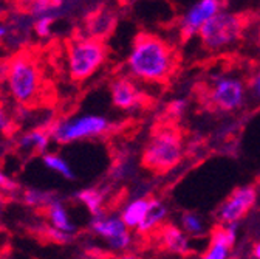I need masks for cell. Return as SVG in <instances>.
I'll use <instances>...</instances> for the list:
<instances>
[{
    "instance_id": "24",
    "label": "cell",
    "mask_w": 260,
    "mask_h": 259,
    "mask_svg": "<svg viewBox=\"0 0 260 259\" xmlns=\"http://www.w3.org/2000/svg\"><path fill=\"white\" fill-rule=\"evenodd\" d=\"M186 110V101L184 100H174L166 106V113L171 117V120L180 118Z\"/></svg>"
},
{
    "instance_id": "21",
    "label": "cell",
    "mask_w": 260,
    "mask_h": 259,
    "mask_svg": "<svg viewBox=\"0 0 260 259\" xmlns=\"http://www.w3.org/2000/svg\"><path fill=\"white\" fill-rule=\"evenodd\" d=\"M56 197L50 192L41 191V189H28L23 194V200L28 207L32 208H39V210H45Z\"/></svg>"
},
{
    "instance_id": "26",
    "label": "cell",
    "mask_w": 260,
    "mask_h": 259,
    "mask_svg": "<svg viewBox=\"0 0 260 259\" xmlns=\"http://www.w3.org/2000/svg\"><path fill=\"white\" fill-rule=\"evenodd\" d=\"M14 182L10 180V177L0 169V191H13L14 189Z\"/></svg>"
},
{
    "instance_id": "14",
    "label": "cell",
    "mask_w": 260,
    "mask_h": 259,
    "mask_svg": "<svg viewBox=\"0 0 260 259\" xmlns=\"http://www.w3.org/2000/svg\"><path fill=\"white\" fill-rule=\"evenodd\" d=\"M116 22H118V17H116L115 11H112L109 8L94 10L85 19V25H84L85 35L84 36L106 42V39L113 33Z\"/></svg>"
},
{
    "instance_id": "8",
    "label": "cell",
    "mask_w": 260,
    "mask_h": 259,
    "mask_svg": "<svg viewBox=\"0 0 260 259\" xmlns=\"http://www.w3.org/2000/svg\"><path fill=\"white\" fill-rule=\"evenodd\" d=\"M88 226L94 236L101 238L112 251H116L119 254L125 253V250L134 242L132 232L122 222L119 214L101 213L98 216H93Z\"/></svg>"
},
{
    "instance_id": "25",
    "label": "cell",
    "mask_w": 260,
    "mask_h": 259,
    "mask_svg": "<svg viewBox=\"0 0 260 259\" xmlns=\"http://www.w3.org/2000/svg\"><path fill=\"white\" fill-rule=\"evenodd\" d=\"M249 87H251V90H252V93H254L255 98L260 100V69L252 75L251 82H249Z\"/></svg>"
},
{
    "instance_id": "18",
    "label": "cell",
    "mask_w": 260,
    "mask_h": 259,
    "mask_svg": "<svg viewBox=\"0 0 260 259\" xmlns=\"http://www.w3.org/2000/svg\"><path fill=\"white\" fill-rule=\"evenodd\" d=\"M168 210L166 207L162 205L161 200L158 199H150V207L147 211V216L143 222V225L137 230L140 235H153L159 226L165 223Z\"/></svg>"
},
{
    "instance_id": "23",
    "label": "cell",
    "mask_w": 260,
    "mask_h": 259,
    "mask_svg": "<svg viewBox=\"0 0 260 259\" xmlns=\"http://www.w3.org/2000/svg\"><path fill=\"white\" fill-rule=\"evenodd\" d=\"M13 127H14L13 115L8 112L5 106L0 104V134H11Z\"/></svg>"
},
{
    "instance_id": "32",
    "label": "cell",
    "mask_w": 260,
    "mask_h": 259,
    "mask_svg": "<svg viewBox=\"0 0 260 259\" xmlns=\"http://www.w3.org/2000/svg\"><path fill=\"white\" fill-rule=\"evenodd\" d=\"M82 259H90V257H82Z\"/></svg>"
},
{
    "instance_id": "9",
    "label": "cell",
    "mask_w": 260,
    "mask_h": 259,
    "mask_svg": "<svg viewBox=\"0 0 260 259\" xmlns=\"http://www.w3.org/2000/svg\"><path fill=\"white\" fill-rule=\"evenodd\" d=\"M255 200H257V191L254 186L236 188L217 210L218 223L237 225V222H240L252 210Z\"/></svg>"
},
{
    "instance_id": "6",
    "label": "cell",
    "mask_w": 260,
    "mask_h": 259,
    "mask_svg": "<svg viewBox=\"0 0 260 259\" xmlns=\"http://www.w3.org/2000/svg\"><path fill=\"white\" fill-rule=\"evenodd\" d=\"M47 129L50 132L51 141L57 145H70L106 135L112 129V123L103 115L82 113L59 118L53 121Z\"/></svg>"
},
{
    "instance_id": "19",
    "label": "cell",
    "mask_w": 260,
    "mask_h": 259,
    "mask_svg": "<svg viewBox=\"0 0 260 259\" xmlns=\"http://www.w3.org/2000/svg\"><path fill=\"white\" fill-rule=\"evenodd\" d=\"M76 200L84 205L91 217L93 216H98V214H101L104 213V202H106V194L101 191V189H98V188H84L81 191L76 192Z\"/></svg>"
},
{
    "instance_id": "7",
    "label": "cell",
    "mask_w": 260,
    "mask_h": 259,
    "mask_svg": "<svg viewBox=\"0 0 260 259\" xmlns=\"http://www.w3.org/2000/svg\"><path fill=\"white\" fill-rule=\"evenodd\" d=\"M203 98L211 110L234 112L245 104L246 87L239 78L220 76L211 84Z\"/></svg>"
},
{
    "instance_id": "13",
    "label": "cell",
    "mask_w": 260,
    "mask_h": 259,
    "mask_svg": "<svg viewBox=\"0 0 260 259\" xmlns=\"http://www.w3.org/2000/svg\"><path fill=\"white\" fill-rule=\"evenodd\" d=\"M153 236L156 238L158 245L169 253L180 254V256H186V254L192 253V248L189 244V236L180 228V226H177L174 223L165 222L153 233Z\"/></svg>"
},
{
    "instance_id": "22",
    "label": "cell",
    "mask_w": 260,
    "mask_h": 259,
    "mask_svg": "<svg viewBox=\"0 0 260 259\" xmlns=\"http://www.w3.org/2000/svg\"><path fill=\"white\" fill-rule=\"evenodd\" d=\"M181 230L189 236H199L205 233V223L195 213H184L181 216Z\"/></svg>"
},
{
    "instance_id": "30",
    "label": "cell",
    "mask_w": 260,
    "mask_h": 259,
    "mask_svg": "<svg viewBox=\"0 0 260 259\" xmlns=\"http://www.w3.org/2000/svg\"><path fill=\"white\" fill-rule=\"evenodd\" d=\"M252 257L254 259H260V242L254 244V247H252Z\"/></svg>"
},
{
    "instance_id": "31",
    "label": "cell",
    "mask_w": 260,
    "mask_h": 259,
    "mask_svg": "<svg viewBox=\"0 0 260 259\" xmlns=\"http://www.w3.org/2000/svg\"><path fill=\"white\" fill-rule=\"evenodd\" d=\"M0 259H13L8 253H0Z\"/></svg>"
},
{
    "instance_id": "15",
    "label": "cell",
    "mask_w": 260,
    "mask_h": 259,
    "mask_svg": "<svg viewBox=\"0 0 260 259\" xmlns=\"http://www.w3.org/2000/svg\"><path fill=\"white\" fill-rule=\"evenodd\" d=\"M48 226L65 236L73 238L76 235V225L72 220V216L67 210V207L63 205L62 200H59L57 197L44 210Z\"/></svg>"
},
{
    "instance_id": "20",
    "label": "cell",
    "mask_w": 260,
    "mask_h": 259,
    "mask_svg": "<svg viewBox=\"0 0 260 259\" xmlns=\"http://www.w3.org/2000/svg\"><path fill=\"white\" fill-rule=\"evenodd\" d=\"M42 163L45 165L47 169L56 172L57 176L67 179V180H73L75 179V171L72 169L70 163L67 160H65V157H62L60 154L57 152H51L48 151L47 154L42 155Z\"/></svg>"
},
{
    "instance_id": "16",
    "label": "cell",
    "mask_w": 260,
    "mask_h": 259,
    "mask_svg": "<svg viewBox=\"0 0 260 259\" xmlns=\"http://www.w3.org/2000/svg\"><path fill=\"white\" fill-rule=\"evenodd\" d=\"M51 137L47 127H35L17 138V149L25 155H44L48 152Z\"/></svg>"
},
{
    "instance_id": "4",
    "label": "cell",
    "mask_w": 260,
    "mask_h": 259,
    "mask_svg": "<svg viewBox=\"0 0 260 259\" xmlns=\"http://www.w3.org/2000/svg\"><path fill=\"white\" fill-rule=\"evenodd\" d=\"M109 48L106 42L87 38L84 35L75 36L65 47V66L72 81L84 82L94 76L107 61Z\"/></svg>"
},
{
    "instance_id": "11",
    "label": "cell",
    "mask_w": 260,
    "mask_h": 259,
    "mask_svg": "<svg viewBox=\"0 0 260 259\" xmlns=\"http://www.w3.org/2000/svg\"><path fill=\"white\" fill-rule=\"evenodd\" d=\"M110 96L113 106L121 110H132L140 107L144 98L135 81L125 75L116 76L110 82Z\"/></svg>"
},
{
    "instance_id": "29",
    "label": "cell",
    "mask_w": 260,
    "mask_h": 259,
    "mask_svg": "<svg viewBox=\"0 0 260 259\" xmlns=\"http://www.w3.org/2000/svg\"><path fill=\"white\" fill-rule=\"evenodd\" d=\"M8 35H10V28L5 23H0V42H2L4 39H7Z\"/></svg>"
},
{
    "instance_id": "10",
    "label": "cell",
    "mask_w": 260,
    "mask_h": 259,
    "mask_svg": "<svg viewBox=\"0 0 260 259\" xmlns=\"http://www.w3.org/2000/svg\"><path fill=\"white\" fill-rule=\"evenodd\" d=\"M221 7H224V4L220 0H200V2L193 4L180 20L178 26L181 39L189 41L192 36L199 35L203 25L218 11H221Z\"/></svg>"
},
{
    "instance_id": "1",
    "label": "cell",
    "mask_w": 260,
    "mask_h": 259,
    "mask_svg": "<svg viewBox=\"0 0 260 259\" xmlns=\"http://www.w3.org/2000/svg\"><path fill=\"white\" fill-rule=\"evenodd\" d=\"M178 61L175 48L168 41L152 33H140L134 39L125 66L132 79L162 84L174 76Z\"/></svg>"
},
{
    "instance_id": "12",
    "label": "cell",
    "mask_w": 260,
    "mask_h": 259,
    "mask_svg": "<svg viewBox=\"0 0 260 259\" xmlns=\"http://www.w3.org/2000/svg\"><path fill=\"white\" fill-rule=\"evenodd\" d=\"M237 238V225L217 223L211 230L208 250L200 259H228Z\"/></svg>"
},
{
    "instance_id": "28",
    "label": "cell",
    "mask_w": 260,
    "mask_h": 259,
    "mask_svg": "<svg viewBox=\"0 0 260 259\" xmlns=\"http://www.w3.org/2000/svg\"><path fill=\"white\" fill-rule=\"evenodd\" d=\"M113 259H144V257H141V256H138L137 253H121V254H118V256H115Z\"/></svg>"
},
{
    "instance_id": "3",
    "label": "cell",
    "mask_w": 260,
    "mask_h": 259,
    "mask_svg": "<svg viewBox=\"0 0 260 259\" xmlns=\"http://www.w3.org/2000/svg\"><path fill=\"white\" fill-rule=\"evenodd\" d=\"M7 90L19 106H35L44 90V72L38 57L20 50L8 59Z\"/></svg>"
},
{
    "instance_id": "5",
    "label": "cell",
    "mask_w": 260,
    "mask_h": 259,
    "mask_svg": "<svg viewBox=\"0 0 260 259\" xmlns=\"http://www.w3.org/2000/svg\"><path fill=\"white\" fill-rule=\"evenodd\" d=\"M251 22L252 16L248 11L234 13L221 10L200 30V42L209 51H218L231 47L243 38Z\"/></svg>"
},
{
    "instance_id": "27",
    "label": "cell",
    "mask_w": 260,
    "mask_h": 259,
    "mask_svg": "<svg viewBox=\"0 0 260 259\" xmlns=\"http://www.w3.org/2000/svg\"><path fill=\"white\" fill-rule=\"evenodd\" d=\"M7 75H8V59L0 57V84L7 82Z\"/></svg>"
},
{
    "instance_id": "17",
    "label": "cell",
    "mask_w": 260,
    "mask_h": 259,
    "mask_svg": "<svg viewBox=\"0 0 260 259\" xmlns=\"http://www.w3.org/2000/svg\"><path fill=\"white\" fill-rule=\"evenodd\" d=\"M149 207H150V199H147V197L134 199L122 207L119 217L128 226V230H138L147 216Z\"/></svg>"
},
{
    "instance_id": "2",
    "label": "cell",
    "mask_w": 260,
    "mask_h": 259,
    "mask_svg": "<svg viewBox=\"0 0 260 259\" xmlns=\"http://www.w3.org/2000/svg\"><path fill=\"white\" fill-rule=\"evenodd\" d=\"M184 157V137L174 121L155 126L141 154V165L155 172L166 174L175 169Z\"/></svg>"
}]
</instances>
